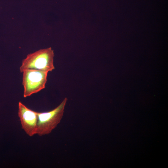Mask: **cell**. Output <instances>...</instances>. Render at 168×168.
I'll return each mask as SVG.
<instances>
[{"mask_svg": "<svg viewBox=\"0 0 168 168\" xmlns=\"http://www.w3.org/2000/svg\"><path fill=\"white\" fill-rule=\"evenodd\" d=\"M67 101L65 98L61 103L53 110L46 112H38L37 132L40 136L50 133L60 122L63 116Z\"/></svg>", "mask_w": 168, "mask_h": 168, "instance_id": "7a4b0ae2", "label": "cell"}, {"mask_svg": "<svg viewBox=\"0 0 168 168\" xmlns=\"http://www.w3.org/2000/svg\"><path fill=\"white\" fill-rule=\"evenodd\" d=\"M54 57V51L51 47L40 49L29 54L23 60L20 71L22 72L28 69L52 71L55 69Z\"/></svg>", "mask_w": 168, "mask_h": 168, "instance_id": "6da1fadb", "label": "cell"}, {"mask_svg": "<svg viewBox=\"0 0 168 168\" xmlns=\"http://www.w3.org/2000/svg\"><path fill=\"white\" fill-rule=\"evenodd\" d=\"M18 108V116L22 129L30 137L36 134L38 112L29 109L20 101Z\"/></svg>", "mask_w": 168, "mask_h": 168, "instance_id": "277c9868", "label": "cell"}, {"mask_svg": "<svg viewBox=\"0 0 168 168\" xmlns=\"http://www.w3.org/2000/svg\"><path fill=\"white\" fill-rule=\"evenodd\" d=\"M22 72L24 97L29 96L45 88L48 72L28 69Z\"/></svg>", "mask_w": 168, "mask_h": 168, "instance_id": "3957f363", "label": "cell"}]
</instances>
